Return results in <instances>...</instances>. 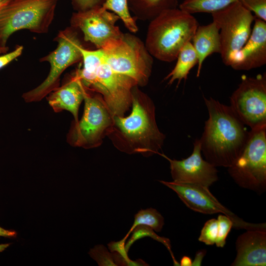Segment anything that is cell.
Wrapping results in <instances>:
<instances>
[{"label": "cell", "instance_id": "11", "mask_svg": "<svg viewBox=\"0 0 266 266\" xmlns=\"http://www.w3.org/2000/svg\"><path fill=\"white\" fill-rule=\"evenodd\" d=\"M230 107L251 129L266 126V74L244 77L230 97Z\"/></svg>", "mask_w": 266, "mask_h": 266}, {"label": "cell", "instance_id": "22", "mask_svg": "<svg viewBox=\"0 0 266 266\" xmlns=\"http://www.w3.org/2000/svg\"><path fill=\"white\" fill-rule=\"evenodd\" d=\"M238 0H184L179 8L191 14L219 11Z\"/></svg>", "mask_w": 266, "mask_h": 266}, {"label": "cell", "instance_id": "21", "mask_svg": "<svg viewBox=\"0 0 266 266\" xmlns=\"http://www.w3.org/2000/svg\"><path fill=\"white\" fill-rule=\"evenodd\" d=\"M164 225V218L156 209L152 208L141 209L134 215V222L122 240L125 242L130 234L139 226H146L157 232H161Z\"/></svg>", "mask_w": 266, "mask_h": 266}, {"label": "cell", "instance_id": "9", "mask_svg": "<svg viewBox=\"0 0 266 266\" xmlns=\"http://www.w3.org/2000/svg\"><path fill=\"white\" fill-rule=\"evenodd\" d=\"M211 15L219 29L220 54L223 63L231 66L251 34L255 16L238 0Z\"/></svg>", "mask_w": 266, "mask_h": 266}, {"label": "cell", "instance_id": "23", "mask_svg": "<svg viewBox=\"0 0 266 266\" xmlns=\"http://www.w3.org/2000/svg\"><path fill=\"white\" fill-rule=\"evenodd\" d=\"M102 6L116 14L130 32L137 31L135 21L129 11L128 0H105Z\"/></svg>", "mask_w": 266, "mask_h": 266}, {"label": "cell", "instance_id": "13", "mask_svg": "<svg viewBox=\"0 0 266 266\" xmlns=\"http://www.w3.org/2000/svg\"><path fill=\"white\" fill-rule=\"evenodd\" d=\"M119 19L116 14L100 6L74 13L71 25L74 29L81 31L85 41L100 49L107 42L122 35L116 25Z\"/></svg>", "mask_w": 266, "mask_h": 266}, {"label": "cell", "instance_id": "35", "mask_svg": "<svg viewBox=\"0 0 266 266\" xmlns=\"http://www.w3.org/2000/svg\"><path fill=\"white\" fill-rule=\"evenodd\" d=\"M9 0H7L0 3V10L3 7V6Z\"/></svg>", "mask_w": 266, "mask_h": 266}, {"label": "cell", "instance_id": "34", "mask_svg": "<svg viewBox=\"0 0 266 266\" xmlns=\"http://www.w3.org/2000/svg\"><path fill=\"white\" fill-rule=\"evenodd\" d=\"M8 50V48L7 46L3 47H0V54L1 53H5Z\"/></svg>", "mask_w": 266, "mask_h": 266}, {"label": "cell", "instance_id": "36", "mask_svg": "<svg viewBox=\"0 0 266 266\" xmlns=\"http://www.w3.org/2000/svg\"><path fill=\"white\" fill-rule=\"evenodd\" d=\"M6 0H0V3L2 2H4V1H6Z\"/></svg>", "mask_w": 266, "mask_h": 266}, {"label": "cell", "instance_id": "3", "mask_svg": "<svg viewBox=\"0 0 266 266\" xmlns=\"http://www.w3.org/2000/svg\"><path fill=\"white\" fill-rule=\"evenodd\" d=\"M193 14L177 8L165 10L152 19L145 46L151 56L164 62L175 60L191 42L199 26Z\"/></svg>", "mask_w": 266, "mask_h": 266}, {"label": "cell", "instance_id": "1", "mask_svg": "<svg viewBox=\"0 0 266 266\" xmlns=\"http://www.w3.org/2000/svg\"><path fill=\"white\" fill-rule=\"evenodd\" d=\"M137 87L132 91L130 114L113 116L107 136L123 152L148 157L159 153L166 136L157 126L154 102Z\"/></svg>", "mask_w": 266, "mask_h": 266}, {"label": "cell", "instance_id": "4", "mask_svg": "<svg viewBox=\"0 0 266 266\" xmlns=\"http://www.w3.org/2000/svg\"><path fill=\"white\" fill-rule=\"evenodd\" d=\"M58 0H9L0 10V47L14 33L28 30L46 33L54 19Z\"/></svg>", "mask_w": 266, "mask_h": 266}, {"label": "cell", "instance_id": "10", "mask_svg": "<svg viewBox=\"0 0 266 266\" xmlns=\"http://www.w3.org/2000/svg\"><path fill=\"white\" fill-rule=\"evenodd\" d=\"M136 86L133 79L115 71L104 61L84 85L101 96L113 116H124L131 107L132 91Z\"/></svg>", "mask_w": 266, "mask_h": 266}, {"label": "cell", "instance_id": "27", "mask_svg": "<svg viewBox=\"0 0 266 266\" xmlns=\"http://www.w3.org/2000/svg\"><path fill=\"white\" fill-rule=\"evenodd\" d=\"M255 17L266 22V0H238Z\"/></svg>", "mask_w": 266, "mask_h": 266}, {"label": "cell", "instance_id": "17", "mask_svg": "<svg viewBox=\"0 0 266 266\" xmlns=\"http://www.w3.org/2000/svg\"><path fill=\"white\" fill-rule=\"evenodd\" d=\"M85 88L75 72L61 87L52 91L48 97L49 105L56 112L63 110L70 112L74 117L73 122L79 121L78 111L84 100Z\"/></svg>", "mask_w": 266, "mask_h": 266}, {"label": "cell", "instance_id": "14", "mask_svg": "<svg viewBox=\"0 0 266 266\" xmlns=\"http://www.w3.org/2000/svg\"><path fill=\"white\" fill-rule=\"evenodd\" d=\"M200 139L194 142L192 154L187 158L177 160L164 155L170 164L173 181L192 183L209 187L218 179L216 167L203 159L201 155Z\"/></svg>", "mask_w": 266, "mask_h": 266}, {"label": "cell", "instance_id": "33", "mask_svg": "<svg viewBox=\"0 0 266 266\" xmlns=\"http://www.w3.org/2000/svg\"><path fill=\"white\" fill-rule=\"evenodd\" d=\"M9 243L0 244V252L3 251L9 247Z\"/></svg>", "mask_w": 266, "mask_h": 266}, {"label": "cell", "instance_id": "28", "mask_svg": "<svg viewBox=\"0 0 266 266\" xmlns=\"http://www.w3.org/2000/svg\"><path fill=\"white\" fill-rule=\"evenodd\" d=\"M77 11H85L102 6L105 0H71Z\"/></svg>", "mask_w": 266, "mask_h": 266}, {"label": "cell", "instance_id": "32", "mask_svg": "<svg viewBox=\"0 0 266 266\" xmlns=\"http://www.w3.org/2000/svg\"><path fill=\"white\" fill-rule=\"evenodd\" d=\"M192 261H193L190 257L184 256L180 260L179 266H191L192 265Z\"/></svg>", "mask_w": 266, "mask_h": 266}, {"label": "cell", "instance_id": "19", "mask_svg": "<svg viewBox=\"0 0 266 266\" xmlns=\"http://www.w3.org/2000/svg\"><path fill=\"white\" fill-rule=\"evenodd\" d=\"M176 59L174 68L165 78L168 79V84H171L176 80L179 84L181 80H185L192 68L198 64V57L191 41L184 46Z\"/></svg>", "mask_w": 266, "mask_h": 266}, {"label": "cell", "instance_id": "31", "mask_svg": "<svg viewBox=\"0 0 266 266\" xmlns=\"http://www.w3.org/2000/svg\"><path fill=\"white\" fill-rule=\"evenodd\" d=\"M17 235L16 232L12 230H6L0 227V236L12 238Z\"/></svg>", "mask_w": 266, "mask_h": 266}, {"label": "cell", "instance_id": "6", "mask_svg": "<svg viewBox=\"0 0 266 266\" xmlns=\"http://www.w3.org/2000/svg\"><path fill=\"white\" fill-rule=\"evenodd\" d=\"M240 187L258 194L266 190V126L251 129L239 157L228 167Z\"/></svg>", "mask_w": 266, "mask_h": 266}, {"label": "cell", "instance_id": "29", "mask_svg": "<svg viewBox=\"0 0 266 266\" xmlns=\"http://www.w3.org/2000/svg\"><path fill=\"white\" fill-rule=\"evenodd\" d=\"M23 50V47L18 46L14 50L0 56V69L20 56L22 53Z\"/></svg>", "mask_w": 266, "mask_h": 266}, {"label": "cell", "instance_id": "25", "mask_svg": "<svg viewBox=\"0 0 266 266\" xmlns=\"http://www.w3.org/2000/svg\"><path fill=\"white\" fill-rule=\"evenodd\" d=\"M218 234V222L216 219L207 220L204 224L199 237V241L207 245L215 244Z\"/></svg>", "mask_w": 266, "mask_h": 266}, {"label": "cell", "instance_id": "30", "mask_svg": "<svg viewBox=\"0 0 266 266\" xmlns=\"http://www.w3.org/2000/svg\"><path fill=\"white\" fill-rule=\"evenodd\" d=\"M206 252V250L204 249H202L198 251L195 255L194 260H193V261H192V266H201L203 258L205 255Z\"/></svg>", "mask_w": 266, "mask_h": 266}, {"label": "cell", "instance_id": "5", "mask_svg": "<svg viewBox=\"0 0 266 266\" xmlns=\"http://www.w3.org/2000/svg\"><path fill=\"white\" fill-rule=\"evenodd\" d=\"M104 61L113 70L133 79L137 86L148 82L153 60L145 45L136 36L123 33L101 48Z\"/></svg>", "mask_w": 266, "mask_h": 266}, {"label": "cell", "instance_id": "16", "mask_svg": "<svg viewBox=\"0 0 266 266\" xmlns=\"http://www.w3.org/2000/svg\"><path fill=\"white\" fill-rule=\"evenodd\" d=\"M236 255L232 266L266 265V229L247 230L235 242Z\"/></svg>", "mask_w": 266, "mask_h": 266}, {"label": "cell", "instance_id": "20", "mask_svg": "<svg viewBox=\"0 0 266 266\" xmlns=\"http://www.w3.org/2000/svg\"><path fill=\"white\" fill-rule=\"evenodd\" d=\"M128 4L136 14L152 19L165 10L177 8L178 0H128Z\"/></svg>", "mask_w": 266, "mask_h": 266}, {"label": "cell", "instance_id": "12", "mask_svg": "<svg viewBox=\"0 0 266 266\" xmlns=\"http://www.w3.org/2000/svg\"><path fill=\"white\" fill-rule=\"evenodd\" d=\"M160 182L176 193L182 202L191 210L205 214L222 213L233 221L236 229H266V223L246 222L223 205L211 193L209 187L200 184L176 181Z\"/></svg>", "mask_w": 266, "mask_h": 266}, {"label": "cell", "instance_id": "15", "mask_svg": "<svg viewBox=\"0 0 266 266\" xmlns=\"http://www.w3.org/2000/svg\"><path fill=\"white\" fill-rule=\"evenodd\" d=\"M253 23L248 40L231 66L234 69L249 70L266 63V22L255 17Z\"/></svg>", "mask_w": 266, "mask_h": 266}, {"label": "cell", "instance_id": "7", "mask_svg": "<svg viewBox=\"0 0 266 266\" xmlns=\"http://www.w3.org/2000/svg\"><path fill=\"white\" fill-rule=\"evenodd\" d=\"M85 88L83 116L73 123L67 136L70 145L85 149L100 146L113 124V116L101 96Z\"/></svg>", "mask_w": 266, "mask_h": 266}, {"label": "cell", "instance_id": "24", "mask_svg": "<svg viewBox=\"0 0 266 266\" xmlns=\"http://www.w3.org/2000/svg\"><path fill=\"white\" fill-rule=\"evenodd\" d=\"M90 254L100 266H118L117 253L111 254L102 245L96 246Z\"/></svg>", "mask_w": 266, "mask_h": 266}, {"label": "cell", "instance_id": "18", "mask_svg": "<svg viewBox=\"0 0 266 266\" xmlns=\"http://www.w3.org/2000/svg\"><path fill=\"white\" fill-rule=\"evenodd\" d=\"M198 57L197 76L200 75L205 60L214 53H219L221 42L219 29L215 22L199 25L191 40Z\"/></svg>", "mask_w": 266, "mask_h": 266}, {"label": "cell", "instance_id": "8", "mask_svg": "<svg viewBox=\"0 0 266 266\" xmlns=\"http://www.w3.org/2000/svg\"><path fill=\"white\" fill-rule=\"evenodd\" d=\"M57 48L40 59V62L50 64V69L46 78L36 88L24 93L27 102L38 101L59 87L62 73L71 65L82 60L83 47L73 28L61 31L56 37Z\"/></svg>", "mask_w": 266, "mask_h": 266}, {"label": "cell", "instance_id": "2", "mask_svg": "<svg viewBox=\"0 0 266 266\" xmlns=\"http://www.w3.org/2000/svg\"><path fill=\"white\" fill-rule=\"evenodd\" d=\"M208 118L200 138L201 153L214 166L229 167L241 154L249 132L230 106L203 97Z\"/></svg>", "mask_w": 266, "mask_h": 266}, {"label": "cell", "instance_id": "26", "mask_svg": "<svg viewBox=\"0 0 266 266\" xmlns=\"http://www.w3.org/2000/svg\"><path fill=\"white\" fill-rule=\"evenodd\" d=\"M218 234L215 242L218 247L223 248L226 244L227 237L233 226L232 219L224 214L218 216Z\"/></svg>", "mask_w": 266, "mask_h": 266}]
</instances>
